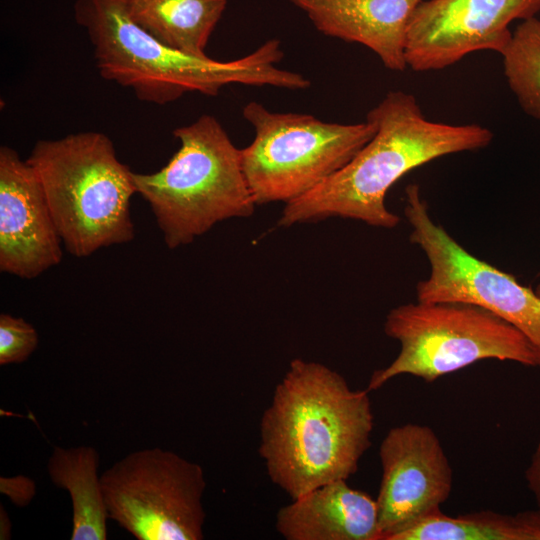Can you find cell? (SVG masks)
Returning a JSON list of instances; mask_svg holds the SVG:
<instances>
[{"mask_svg":"<svg viewBox=\"0 0 540 540\" xmlns=\"http://www.w3.org/2000/svg\"><path fill=\"white\" fill-rule=\"evenodd\" d=\"M58 233L41 182L31 165L0 148V270L33 279L62 260Z\"/></svg>","mask_w":540,"mask_h":540,"instance_id":"cell-12","label":"cell"},{"mask_svg":"<svg viewBox=\"0 0 540 540\" xmlns=\"http://www.w3.org/2000/svg\"><path fill=\"white\" fill-rule=\"evenodd\" d=\"M26 161L37 174L66 250L87 257L135 236L133 172L100 132L36 142Z\"/></svg>","mask_w":540,"mask_h":540,"instance_id":"cell-4","label":"cell"},{"mask_svg":"<svg viewBox=\"0 0 540 540\" xmlns=\"http://www.w3.org/2000/svg\"><path fill=\"white\" fill-rule=\"evenodd\" d=\"M36 329L21 317L0 315V365L26 361L38 346Z\"/></svg>","mask_w":540,"mask_h":540,"instance_id":"cell-19","label":"cell"},{"mask_svg":"<svg viewBox=\"0 0 540 540\" xmlns=\"http://www.w3.org/2000/svg\"><path fill=\"white\" fill-rule=\"evenodd\" d=\"M12 535V523L8 516L7 511L0 505V539L7 540L10 539Z\"/></svg>","mask_w":540,"mask_h":540,"instance_id":"cell-22","label":"cell"},{"mask_svg":"<svg viewBox=\"0 0 540 540\" xmlns=\"http://www.w3.org/2000/svg\"><path fill=\"white\" fill-rule=\"evenodd\" d=\"M384 332L400 343V351L388 366L372 373L369 392L399 375L433 382L486 359L538 366L536 351L521 331L472 303L402 304L388 312Z\"/></svg>","mask_w":540,"mask_h":540,"instance_id":"cell-6","label":"cell"},{"mask_svg":"<svg viewBox=\"0 0 540 540\" xmlns=\"http://www.w3.org/2000/svg\"><path fill=\"white\" fill-rule=\"evenodd\" d=\"M382 477L376 499L381 540L440 511L453 473L434 430L405 423L391 428L379 447Z\"/></svg>","mask_w":540,"mask_h":540,"instance_id":"cell-11","label":"cell"},{"mask_svg":"<svg viewBox=\"0 0 540 540\" xmlns=\"http://www.w3.org/2000/svg\"><path fill=\"white\" fill-rule=\"evenodd\" d=\"M391 540H540V511L509 515L485 510L451 517L440 510Z\"/></svg>","mask_w":540,"mask_h":540,"instance_id":"cell-17","label":"cell"},{"mask_svg":"<svg viewBox=\"0 0 540 540\" xmlns=\"http://www.w3.org/2000/svg\"><path fill=\"white\" fill-rule=\"evenodd\" d=\"M74 15L88 33L102 77L131 88L141 101L163 105L187 92L213 96L229 84L310 86L303 75L276 66L284 56L277 39L240 59L218 61L160 42L131 18L127 0H76Z\"/></svg>","mask_w":540,"mask_h":540,"instance_id":"cell-3","label":"cell"},{"mask_svg":"<svg viewBox=\"0 0 540 540\" xmlns=\"http://www.w3.org/2000/svg\"><path fill=\"white\" fill-rule=\"evenodd\" d=\"M528 488L533 493L540 511V439L525 471Z\"/></svg>","mask_w":540,"mask_h":540,"instance_id":"cell-21","label":"cell"},{"mask_svg":"<svg viewBox=\"0 0 540 540\" xmlns=\"http://www.w3.org/2000/svg\"><path fill=\"white\" fill-rule=\"evenodd\" d=\"M346 481L326 483L281 507L277 532L286 540H381L377 501Z\"/></svg>","mask_w":540,"mask_h":540,"instance_id":"cell-14","label":"cell"},{"mask_svg":"<svg viewBox=\"0 0 540 540\" xmlns=\"http://www.w3.org/2000/svg\"><path fill=\"white\" fill-rule=\"evenodd\" d=\"M243 117L255 130L241 159L256 205L304 196L343 168L376 132L368 119L330 123L309 114L271 112L256 101L244 106Z\"/></svg>","mask_w":540,"mask_h":540,"instance_id":"cell-7","label":"cell"},{"mask_svg":"<svg viewBox=\"0 0 540 540\" xmlns=\"http://www.w3.org/2000/svg\"><path fill=\"white\" fill-rule=\"evenodd\" d=\"M100 455L87 445L54 447L47 463L51 482L66 490L72 503L71 540H105L109 519L98 473Z\"/></svg>","mask_w":540,"mask_h":540,"instance_id":"cell-15","label":"cell"},{"mask_svg":"<svg viewBox=\"0 0 540 540\" xmlns=\"http://www.w3.org/2000/svg\"><path fill=\"white\" fill-rule=\"evenodd\" d=\"M226 0H127L131 18L144 30L177 51L206 57L209 37Z\"/></svg>","mask_w":540,"mask_h":540,"instance_id":"cell-16","label":"cell"},{"mask_svg":"<svg viewBox=\"0 0 540 540\" xmlns=\"http://www.w3.org/2000/svg\"><path fill=\"white\" fill-rule=\"evenodd\" d=\"M180 147L159 171L134 173L169 249L192 243L217 223L248 218L256 203L238 149L218 122L202 115L173 131Z\"/></svg>","mask_w":540,"mask_h":540,"instance_id":"cell-5","label":"cell"},{"mask_svg":"<svg viewBox=\"0 0 540 540\" xmlns=\"http://www.w3.org/2000/svg\"><path fill=\"white\" fill-rule=\"evenodd\" d=\"M501 56L509 88L522 109L540 121V19L521 21Z\"/></svg>","mask_w":540,"mask_h":540,"instance_id":"cell-18","label":"cell"},{"mask_svg":"<svg viewBox=\"0 0 540 540\" xmlns=\"http://www.w3.org/2000/svg\"><path fill=\"white\" fill-rule=\"evenodd\" d=\"M540 12V0H422L410 18L405 61L413 71L441 70L466 55L502 53L509 24Z\"/></svg>","mask_w":540,"mask_h":540,"instance_id":"cell-10","label":"cell"},{"mask_svg":"<svg viewBox=\"0 0 540 540\" xmlns=\"http://www.w3.org/2000/svg\"><path fill=\"white\" fill-rule=\"evenodd\" d=\"M369 391L330 367L291 360L260 420L259 454L270 480L292 499L347 480L371 444Z\"/></svg>","mask_w":540,"mask_h":540,"instance_id":"cell-1","label":"cell"},{"mask_svg":"<svg viewBox=\"0 0 540 540\" xmlns=\"http://www.w3.org/2000/svg\"><path fill=\"white\" fill-rule=\"evenodd\" d=\"M366 119L376 126L372 139L319 186L285 204L278 226L339 217L393 229L401 219L388 210L385 198L395 182L432 160L485 148L493 139L492 131L478 124L428 120L416 98L403 91L388 92Z\"/></svg>","mask_w":540,"mask_h":540,"instance_id":"cell-2","label":"cell"},{"mask_svg":"<svg viewBox=\"0 0 540 540\" xmlns=\"http://www.w3.org/2000/svg\"><path fill=\"white\" fill-rule=\"evenodd\" d=\"M0 491L16 506L25 507L36 495V483L24 475L1 477Z\"/></svg>","mask_w":540,"mask_h":540,"instance_id":"cell-20","label":"cell"},{"mask_svg":"<svg viewBox=\"0 0 540 540\" xmlns=\"http://www.w3.org/2000/svg\"><path fill=\"white\" fill-rule=\"evenodd\" d=\"M109 519L138 540H201L203 468L159 447L133 451L101 474Z\"/></svg>","mask_w":540,"mask_h":540,"instance_id":"cell-8","label":"cell"},{"mask_svg":"<svg viewBox=\"0 0 540 540\" xmlns=\"http://www.w3.org/2000/svg\"><path fill=\"white\" fill-rule=\"evenodd\" d=\"M535 291L540 296V283L536 286Z\"/></svg>","mask_w":540,"mask_h":540,"instance_id":"cell-23","label":"cell"},{"mask_svg":"<svg viewBox=\"0 0 540 540\" xmlns=\"http://www.w3.org/2000/svg\"><path fill=\"white\" fill-rule=\"evenodd\" d=\"M409 240L426 255L430 272L416 285L417 301L466 302L481 306L521 331L534 347L540 368V296L509 273L460 245L429 215L420 187L405 189Z\"/></svg>","mask_w":540,"mask_h":540,"instance_id":"cell-9","label":"cell"},{"mask_svg":"<svg viewBox=\"0 0 540 540\" xmlns=\"http://www.w3.org/2000/svg\"><path fill=\"white\" fill-rule=\"evenodd\" d=\"M324 35L362 44L393 71L407 68L410 18L422 0H288Z\"/></svg>","mask_w":540,"mask_h":540,"instance_id":"cell-13","label":"cell"}]
</instances>
